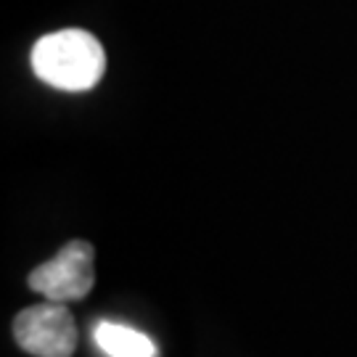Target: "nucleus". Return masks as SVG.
<instances>
[{"instance_id": "obj_3", "label": "nucleus", "mask_w": 357, "mask_h": 357, "mask_svg": "<svg viewBox=\"0 0 357 357\" xmlns=\"http://www.w3.org/2000/svg\"><path fill=\"white\" fill-rule=\"evenodd\" d=\"M93 259H96V249L88 241L75 238V241L64 243L56 257L32 270L26 283L32 291L43 294L45 299L77 302V299L88 296V291L96 283Z\"/></svg>"}, {"instance_id": "obj_1", "label": "nucleus", "mask_w": 357, "mask_h": 357, "mask_svg": "<svg viewBox=\"0 0 357 357\" xmlns=\"http://www.w3.org/2000/svg\"><path fill=\"white\" fill-rule=\"evenodd\" d=\"M32 72L45 85L66 93L96 88L106 72V53L85 29H59L32 48Z\"/></svg>"}, {"instance_id": "obj_4", "label": "nucleus", "mask_w": 357, "mask_h": 357, "mask_svg": "<svg viewBox=\"0 0 357 357\" xmlns=\"http://www.w3.org/2000/svg\"><path fill=\"white\" fill-rule=\"evenodd\" d=\"M93 342L109 357H159V349L149 333L112 320H101L93 326Z\"/></svg>"}, {"instance_id": "obj_2", "label": "nucleus", "mask_w": 357, "mask_h": 357, "mask_svg": "<svg viewBox=\"0 0 357 357\" xmlns=\"http://www.w3.org/2000/svg\"><path fill=\"white\" fill-rule=\"evenodd\" d=\"M13 339L35 357H72L77 349V326L66 302H43L26 307L13 320Z\"/></svg>"}]
</instances>
